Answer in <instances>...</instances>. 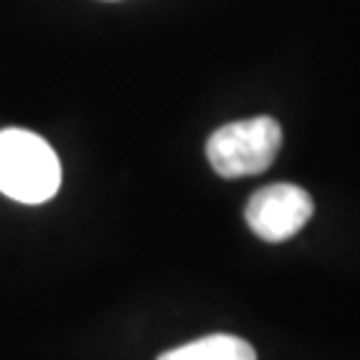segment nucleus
<instances>
[{
	"label": "nucleus",
	"mask_w": 360,
	"mask_h": 360,
	"mask_svg": "<svg viewBox=\"0 0 360 360\" xmlns=\"http://www.w3.org/2000/svg\"><path fill=\"white\" fill-rule=\"evenodd\" d=\"M312 217V198L296 184H270L251 195L245 221L262 240L281 243L294 238Z\"/></svg>",
	"instance_id": "nucleus-3"
},
{
	"label": "nucleus",
	"mask_w": 360,
	"mask_h": 360,
	"mask_svg": "<svg viewBox=\"0 0 360 360\" xmlns=\"http://www.w3.org/2000/svg\"><path fill=\"white\" fill-rule=\"evenodd\" d=\"M281 150V126L278 120L262 115L227 123L211 134L206 155L219 176L238 179L267 171Z\"/></svg>",
	"instance_id": "nucleus-2"
},
{
	"label": "nucleus",
	"mask_w": 360,
	"mask_h": 360,
	"mask_svg": "<svg viewBox=\"0 0 360 360\" xmlns=\"http://www.w3.org/2000/svg\"><path fill=\"white\" fill-rule=\"evenodd\" d=\"M62 184V166L43 136L25 129L0 131V193L19 203H46Z\"/></svg>",
	"instance_id": "nucleus-1"
},
{
	"label": "nucleus",
	"mask_w": 360,
	"mask_h": 360,
	"mask_svg": "<svg viewBox=\"0 0 360 360\" xmlns=\"http://www.w3.org/2000/svg\"><path fill=\"white\" fill-rule=\"evenodd\" d=\"M158 360H257V352L240 336L211 334L176 349H168Z\"/></svg>",
	"instance_id": "nucleus-4"
}]
</instances>
